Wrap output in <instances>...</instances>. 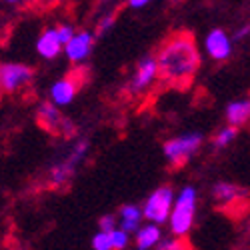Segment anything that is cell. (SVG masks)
<instances>
[{
	"label": "cell",
	"instance_id": "cell-12",
	"mask_svg": "<svg viewBox=\"0 0 250 250\" xmlns=\"http://www.w3.org/2000/svg\"><path fill=\"white\" fill-rule=\"evenodd\" d=\"M92 50V34L88 32H78L74 34L70 40H68V44H66V56L72 60V62H80V60H84Z\"/></svg>",
	"mask_w": 250,
	"mask_h": 250
},
{
	"label": "cell",
	"instance_id": "cell-6",
	"mask_svg": "<svg viewBox=\"0 0 250 250\" xmlns=\"http://www.w3.org/2000/svg\"><path fill=\"white\" fill-rule=\"evenodd\" d=\"M86 148H88L86 140L78 142L76 148L72 150V154L64 162L52 166L50 172H48V190H62V188H66V186L70 184V180H72V176H74V172H76V162L82 158V154L86 152Z\"/></svg>",
	"mask_w": 250,
	"mask_h": 250
},
{
	"label": "cell",
	"instance_id": "cell-16",
	"mask_svg": "<svg viewBox=\"0 0 250 250\" xmlns=\"http://www.w3.org/2000/svg\"><path fill=\"white\" fill-rule=\"evenodd\" d=\"M158 240H160V230H158V228L156 226H144V228H140V230H138L136 246H138V250H148Z\"/></svg>",
	"mask_w": 250,
	"mask_h": 250
},
{
	"label": "cell",
	"instance_id": "cell-3",
	"mask_svg": "<svg viewBox=\"0 0 250 250\" xmlns=\"http://www.w3.org/2000/svg\"><path fill=\"white\" fill-rule=\"evenodd\" d=\"M216 208L230 218H238L248 210V192L230 182H218L212 190Z\"/></svg>",
	"mask_w": 250,
	"mask_h": 250
},
{
	"label": "cell",
	"instance_id": "cell-7",
	"mask_svg": "<svg viewBox=\"0 0 250 250\" xmlns=\"http://www.w3.org/2000/svg\"><path fill=\"white\" fill-rule=\"evenodd\" d=\"M202 136L200 134H188L180 136L174 140H168L164 144V154L168 158L172 168H182V166L190 160V156L200 148Z\"/></svg>",
	"mask_w": 250,
	"mask_h": 250
},
{
	"label": "cell",
	"instance_id": "cell-4",
	"mask_svg": "<svg viewBox=\"0 0 250 250\" xmlns=\"http://www.w3.org/2000/svg\"><path fill=\"white\" fill-rule=\"evenodd\" d=\"M90 82V68L88 66H82V64H76L72 66L66 76L58 80L56 84L52 86V100L56 104H68L82 88Z\"/></svg>",
	"mask_w": 250,
	"mask_h": 250
},
{
	"label": "cell",
	"instance_id": "cell-24",
	"mask_svg": "<svg viewBox=\"0 0 250 250\" xmlns=\"http://www.w3.org/2000/svg\"><path fill=\"white\" fill-rule=\"evenodd\" d=\"M148 2H146V0H144V2H142V0H134V2H130L128 6H134V8H140V6H146Z\"/></svg>",
	"mask_w": 250,
	"mask_h": 250
},
{
	"label": "cell",
	"instance_id": "cell-14",
	"mask_svg": "<svg viewBox=\"0 0 250 250\" xmlns=\"http://www.w3.org/2000/svg\"><path fill=\"white\" fill-rule=\"evenodd\" d=\"M250 118V102L248 100H238V102H232L230 106L226 110V120L230 124L232 128H238V126H244Z\"/></svg>",
	"mask_w": 250,
	"mask_h": 250
},
{
	"label": "cell",
	"instance_id": "cell-11",
	"mask_svg": "<svg viewBox=\"0 0 250 250\" xmlns=\"http://www.w3.org/2000/svg\"><path fill=\"white\" fill-rule=\"evenodd\" d=\"M206 50L214 60H226L232 52V44H230V40H228L224 30L214 28L206 36Z\"/></svg>",
	"mask_w": 250,
	"mask_h": 250
},
{
	"label": "cell",
	"instance_id": "cell-21",
	"mask_svg": "<svg viewBox=\"0 0 250 250\" xmlns=\"http://www.w3.org/2000/svg\"><path fill=\"white\" fill-rule=\"evenodd\" d=\"M92 246H94V250H110V234L98 232L92 240Z\"/></svg>",
	"mask_w": 250,
	"mask_h": 250
},
{
	"label": "cell",
	"instance_id": "cell-2",
	"mask_svg": "<svg viewBox=\"0 0 250 250\" xmlns=\"http://www.w3.org/2000/svg\"><path fill=\"white\" fill-rule=\"evenodd\" d=\"M36 124L54 138H72L76 134L74 122L62 114L52 102H42L36 110Z\"/></svg>",
	"mask_w": 250,
	"mask_h": 250
},
{
	"label": "cell",
	"instance_id": "cell-15",
	"mask_svg": "<svg viewBox=\"0 0 250 250\" xmlns=\"http://www.w3.org/2000/svg\"><path fill=\"white\" fill-rule=\"evenodd\" d=\"M120 216H122V232H134L140 226L142 210L132 204H124L120 208Z\"/></svg>",
	"mask_w": 250,
	"mask_h": 250
},
{
	"label": "cell",
	"instance_id": "cell-23",
	"mask_svg": "<svg viewBox=\"0 0 250 250\" xmlns=\"http://www.w3.org/2000/svg\"><path fill=\"white\" fill-rule=\"evenodd\" d=\"M114 20H116V12L114 14H108V16H104L100 22H98V30H96V34H102V32H106L112 24H114Z\"/></svg>",
	"mask_w": 250,
	"mask_h": 250
},
{
	"label": "cell",
	"instance_id": "cell-18",
	"mask_svg": "<svg viewBox=\"0 0 250 250\" xmlns=\"http://www.w3.org/2000/svg\"><path fill=\"white\" fill-rule=\"evenodd\" d=\"M236 134H238V128H232V126H226V128H222L216 136H214V146L216 148H224V146H228L234 138H236Z\"/></svg>",
	"mask_w": 250,
	"mask_h": 250
},
{
	"label": "cell",
	"instance_id": "cell-19",
	"mask_svg": "<svg viewBox=\"0 0 250 250\" xmlns=\"http://www.w3.org/2000/svg\"><path fill=\"white\" fill-rule=\"evenodd\" d=\"M128 244V236L122 230H112L110 232V250H124Z\"/></svg>",
	"mask_w": 250,
	"mask_h": 250
},
{
	"label": "cell",
	"instance_id": "cell-1",
	"mask_svg": "<svg viewBox=\"0 0 250 250\" xmlns=\"http://www.w3.org/2000/svg\"><path fill=\"white\" fill-rule=\"evenodd\" d=\"M156 80L162 88L188 90L200 68V52L190 30L172 32L162 40L154 56Z\"/></svg>",
	"mask_w": 250,
	"mask_h": 250
},
{
	"label": "cell",
	"instance_id": "cell-20",
	"mask_svg": "<svg viewBox=\"0 0 250 250\" xmlns=\"http://www.w3.org/2000/svg\"><path fill=\"white\" fill-rule=\"evenodd\" d=\"M54 32H56V36L60 40V44H68V40L74 36V30H72L70 24H58L54 28Z\"/></svg>",
	"mask_w": 250,
	"mask_h": 250
},
{
	"label": "cell",
	"instance_id": "cell-25",
	"mask_svg": "<svg viewBox=\"0 0 250 250\" xmlns=\"http://www.w3.org/2000/svg\"><path fill=\"white\" fill-rule=\"evenodd\" d=\"M0 98H2V88H0Z\"/></svg>",
	"mask_w": 250,
	"mask_h": 250
},
{
	"label": "cell",
	"instance_id": "cell-10",
	"mask_svg": "<svg viewBox=\"0 0 250 250\" xmlns=\"http://www.w3.org/2000/svg\"><path fill=\"white\" fill-rule=\"evenodd\" d=\"M154 80H156V62H154V56H144V58L138 60L136 72H134L132 82H130V92L132 94H140L142 90H146Z\"/></svg>",
	"mask_w": 250,
	"mask_h": 250
},
{
	"label": "cell",
	"instance_id": "cell-17",
	"mask_svg": "<svg viewBox=\"0 0 250 250\" xmlns=\"http://www.w3.org/2000/svg\"><path fill=\"white\" fill-rule=\"evenodd\" d=\"M156 250H196V248L192 246V242L186 236H176V238L160 242V246Z\"/></svg>",
	"mask_w": 250,
	"mask_h": 250
},
{
	"label": "cell",
	"instance_id": "cell-22",
	"mask_svg": "<svg viewBox=\"0 0 250 250\" xmlns=\"http://www.w3.org/2000/svg\"><path fill=\"white\" fill-rule=\"evenodd\" d=\"M112 230H114V216H110V214L102 216V218H100V232L110 234Z\"/></svg>",
	"mask_w": 250,
	"mask_h": 250
},
{
	"label": "cell",
	"instance_id": "cell-5",
	"mask_svg": "<svg viewBox=\"0 0 250 250\" xmlns=\"http://www.w3.org/2000/svg\"><path fill=\"white\" fill-rule=\"evenodd\" d=\"M194 210H196V190L192 186H186L180 192L174 210L170 212V226L176 236H186L194 222Z\"/></svg>",
	"mask_w": 250,
	"mask_h": 250
},
{
	"label": "cell",
	"instance_id": "cell-8",
	"mask_svg": "<svg viewBox=\"0 0 250 250\" xmlns=\"http://www.w3.org/2000/svg\"><path fill=\"white\" fill-rule=\"evenodd\" d=\"M34 80V68L26 64H2L0 66V88L8 94H14L22 88H28Z\"/></svg>",
	"mask_w": 250,
	"mask_h": 250
},
{
	"label": "cell",
	"instance_id": "cell-9",
	"mask_svg": "<svg viewBox=\"0 0 250 250\" xmlns=\"http://www.w3.org/2000/svg\"><path fill=\"white\" fill-rule=\"evenodd\" d=\"M170 208H172V188L170 186H160L156 188L144 206L142 214L152 222H166V218L170 216Z\"/></svg>",
	"mask_w": 250,
	"mask_h": 250
},
{
	"label": "cell",
	"instance_id": "cell-13",
	"mask_svg": "<svg viewBox=\"0 0 250 250\" xmlns=\"http://www.w3.org/2000/svg\"><path fill=\"white\" fill-rule=\"evenodd\" d=\"M36 50H38L40 56H44L48 60H52V58H56L60 54L62 44H60V40H58L54 28H46L42 34H40L38 42H36Z\"/></svg>",
	"mask_w": 250,
	"mask_h": 250
}]
</instances>
